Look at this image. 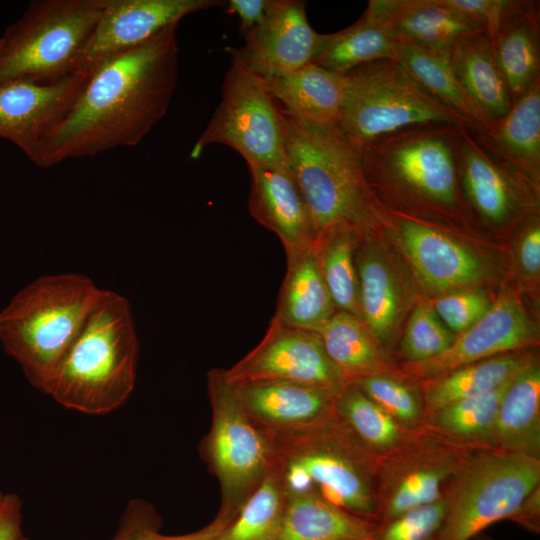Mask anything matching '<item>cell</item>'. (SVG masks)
<instances>
[{
	"label": "cell",
	"instance_id": "1",
	"mask_svg": "<svg viewBox=\"0 0 540 540\" xmlns=\"http://www.w3.org/2000/svg\"><path fill=\"white\" fill-rule=\"evenodd\" d=\"M176 27L90 71L69 111L42 140L35 164L50 167L140 143L165 116L177 87Z\"/></svg>",
	"mask_w": 540,
	"mask_h": 540
},
{
	"label": "cell",
	"instance_id": "2",
	"mask_svg": "<svg viewBox=\"0 0 540 540\" xmlns=\"http://www.w3.org/2000/svg\"><path fill=\"white\" fill-rule=\"evenodd\" d=\"M139 342L128 300L103 290L47 394L61 406L103 415L122 406L136 382Z\"/></svg>",
	"mask_w": 540,
	"mask_h": 540
},
{
	"label": "cell",
	"instance_id": "3",
	"mask_svg": "<svg viewBox=\"0 0 540 540\" xmlns=\"http://www.w3.org/2000/svg\"><path fill=\"white\" fill-rule=\"evenodd\" d=\"M102 291L77 273L41 276L0 312L3 349L39 391L47 394Z\"/></svg>",
	"mask_w": 540,
	"mask_h": 540
},
{
	"label": "cell",
	"instance_id": "4",
	"mask_svg": "<svg viewBox=\"0 0 540 540\" xmlns=\"http://www.w3.org/2000/svg\"><path fill=\"white\" fill-rule=\"evenodd\" d=\"M287 165L304 197L315 235L349 224L362 233L379 218L361 166L360 150L336 123L297 120L284 112Z\"/></svg>",
	"mask_w": 540,
	"mask_h": 540
},
{
	"label": "cell",
	"instance_id": "5",
	"mask_svg": "<svg viewBox=\"0 0 540 540\" xmlns=\"http://www.w3.org/2000/svg\"><path fill=\"white\" fill-rule=\"evenodd\" d=\"M274 466L286 490H312L344 510L378 522L380 457L336 415L308 428L272 435Z\"/></svg>",
	"mask_w": 540,
	"mask_h": 540
},
{
	"label": "cell",
	"instance_id": "6",
	"mask_svg": "<svg viewBox=\"0 0 540 540\" xmlns=\"http://www.w3.org/2000/svg\"><path fill=\"white\" fill-rule=\"evenodd\" d=\"M458 128L440 123L419 125L360 147L363 175L372 194L385 191L420 206L457 212L461 206Z\"/></svg>",
	"mask_w": 540,
	"mask_h": 540
},
{
	"label": "cell",
	"instance_id": "7",
	"mask_svg": "<svg viewBox=\"0 0 540 540\" xmlns=\"http://www.w3.org/2000/svg\"><path fill=\"white\" fill-rule=\"evenodd\" d=\"M337 126L356 147L400 130L431 124L471 126L435 99L396 60L381 59L345 75Z\"/></svg>",
	"mask_w": 540,
	"mask_h": 540
},
{
	"label": "cell",
	"instance_id": "8",
	"mask_svg": "<svg viewBox=\"0 0 540 540\" xmlns=\"http://www.w3.org/2000/svg\"><path fill=\"white\" fill-rule=\"evenodd\" d=\"M207 394L211 424L198 451L218 481L220 505L214 520L225 527L274 467V438L246 414L222 368L207 373Z\"/></svg>",
	"mask_w": 540,
	"mask_h": 540
},
{
	"label": "cell",
	"instance_id": "9",
	"mask_svg": "<svg viewBox=\"0 0 540 540\" xmlns=\"http://www.w3.org/2000/svg\"><path fill=\"white\" fill-rule=\"evenodd\" d=\"M103 0H37L0 37V85L49 83L75 72Z\"/></svg>",
	"mask_w": 540,
	"mask_h": 540
},
{
	"label": "cell",
	"instance_id": "10",
	"mask_svg": "<svg viewBox=\"0 0 540 540\" xmlns=\"http://www.w3.org/2000/svg\"><path fill=\"white\" fill-rule=\"evenodd\" d=\"M539 485L540 459L496 448L474 450L446 489L447 512L438 540H473L508 520Z\"/></svg>",
	"mask_w": 540,
	"mask_h": 540
},
{
	"label": "cell",
	"instance_id": "11",
	"mask_svg": "<svg viewBox=\"0 0 540 540\" xmlns=\"http://www.w3.org/2000/svg\"><path fill=\"white\" fill-rule=\"evenodd\" d=\"M230 55L221 101L190 157L198 158L210 144H223L237 151L247 166L287 165L283 109L266 81L252 72L233 49Z\"/></svg>",
	"mask_w": 540,
	"mask_h": 540
},
{
	"label": "cell",
	"instance_id": "12",
	"mask_svg": "<svg viewBox=\"0 0 540 540\" xmlns=\"http://www.w3.org/2000/svg\"><path fill=\"white\" fill-rule=\"evenodd\" d=\"M474 450L423 425L409 431L395 449L380 457L376 476L378 522L445 496L450 481Z\"/></svg>",
	"mask_w": 540,
	"mask_h": 540
},
{
	"label": "cell",
	"instance_id": "13",
	"mask_svg": "<svg viewBox=\"0 0 540 540\" xmlns=\"http://www.w3.org/2000/svg\"><path fill=\"white\" fill-rule=\"evenodd\" d=\"M223 373L229 383L290 380L320 386L335 394L350 383L326 353L317 332L274 318L258 345Z\"/></svg>",
	"mask_w": 540,
	"mask_h": 540
},
{
	"label": "cell",
	"instance_id": "14",
	"mask_svg": "<svg viewBox=\"0 0 540 540\" xmlns=\"http://www.w3.org/2000/svg\"><path fill=\"white\" fill-rule=\"evenodd\" d=\"M538 330L520 301L503 292L473 326L455 335L439 356L419 363H404V378L423 383L456 368L536 345Z\"/></svg>",
	"mask_w": 540,
	"mask_h": 540
},
{
	"label": "cell",
	"instance_id": "15",
	"mask_svg": "<svg viewBox=\"0 0 540 540\" xmlns=\"http://www.w3.org/2000/svg\"><path fill=\"white\" fill-rule=\"evenodd\" d=\"M217 0H103L80 50L75 72L89 73L105 59L138 46L187 15L223 5Z\"/></svg>",
	"mask_w": 540,
	"mask_h": 540
},
{
	"label": "cell",
	"instance_id": "16",
	"mask_svg": "<svg viewBox=\"0 0 540 540\" xmlns=\"http://www.w3.org/2000/svg\"><path fill=\"white\" fill-rule=\"evenodd\" d=\"M88 74L74 72L49 83L0 85V137L36 163L42 140L69 111Z\"/></svg>",
	"mask_w": 540,
	"mask_h": 540
},
{
	"label": "cell",
	"instance_id": "17",
	"mask_svg": "<svg viewBox=\"0 0 540 540\" xmlns=\"http://www.w3.org/2000/svg\"><path fill=\"white\" fill-rule=\"evenodd\" d=\"M305 7L304 1L269 0L263 21L233 51L265 81L312 62L321 34L309 24Z\"/></svg>",
	"mask_w": 540,
	"mask_h": 540
},
{
	"label": "cell",
	"instance_id": "18",
	"mask_svg": "<svg viewBox=\"0 0 540 540\" xmlns=\"http://www.w3.org/2000/svg\"><path fill=\"white\" fill-rule=\"evenodd\" d=\"M460 195L485 223L502 226L513 220L523 205V187L536 186L523 175L493 157L474 138L471 130L457 129Z\"/></svg>",
	"mask_w": 540,
	"mask_h": 540
},
{
	"label": "cell",
	"instance_id": "19",
	"mask_svg": "<svg viewBox=\"0 0 540 540\" xmlns=\"http://www.w3.org/2000/svg\"><path fill=\"white\" fill-rule=\"evenodd\" d=\"M230 385L246 414L271 435L302 430L335 414L337 394L320 386L278 379Z\"/></svg>",
	"mask_w": 540,
	"mask_h": 540
},
{
	"label": "cell",
	"instance_id": "20",
	"mask_svg": "<svg viewBox=\"0 0 540 540\" xmlns=\"http://www.w3.org/2000/svg\"><path fill=\"white\" fill-rule=\"evenodd\" d=\"M394 220L399 242L428 288L447 291L484 278L482 261L459 241L413 216L399 214Z\"/></svg>",
	"mask_w": 540,
	"mask_h": 540
},
{
	"label": "cell",
	"instance_id": "21",
	"mask_svg": "<svg viewBox=\"0 0 540 540\" xmlns=\"http://www.w3.org/2000/svg\"><path fill=\"white\" fill-rule=\"evenodd\" d=\"M400 45L449 55L462 38L482 31L440 0H370L365 10Z\"/></svg>",
	"mask_w": 540,
	"mask_h": 540
},
{
	"label": "cell",
	"instance_id": "22",
	"mask_svg": "<svg viewBox=\"0 0 540 540\" xmlns=\"http://www.w3.org/2000/svg\"><path fill=\"white\" fill-rule=\"evenodd\" d=\"M248 168L251 216L277 235L285 251L312 244L316 235L310 213L288 165Z\"/></svg>",
	"mask_w": 540,
	"mask_h": 540
},
{
	"label": "cell",
	"instance_id": "23",
	"mask_svg": "<svg viewBox=\"0 0 540 540\" xmlns=\"http://www.w3.org/2000/svg\"><path fill=\"white\" fill-rule=\"evenodd\" d=\"M489 38L515 103L540 79L539 1L511 0L497 30Z\"/></svg>",
	"mask_w": 540,
	"mask_h": 540
},
{
	"label": "cell",
	"instance_id": "24",
	"mask_svg": "<svg viewBox=\"0 0 540 540\" xmlns=\"http://www.w3.org/2000/svg\"><path fill=\"white\" fill-rule=\"evenodd\" d=\"M472 133L493 157L537 186L540 176V79L490 129Z\"/></svg>",
	"mask_w": 540,
	"mask_h": 540
},
{
	"label": "cell",
	"instance_id": "25",
	"mask_svg": "<svg viewBox=\"0 0 540 540\" xmlns=\"http://www.w3.org/2000/svg\"><path fill=\"white\" fill-rule=\"evenodd\" d=\"M285 253L287 269L273 318L318 332L337 308L322 276L313 243Z\"/></svg>",
	"mask_w": 540,
	"mask_h": 540
},
{
	"label": "cell",
	"instance_id": "26",
	"mask_svg": "<svg viewBox=\"0 0 540 540\" xmlns=\"http://www.w3.org/2000/svg\"><path fill=\"white\" fill-rule=\"evenodd\" d=\"M449 61L466 95L490 123L509 112L511 94L486 32L478 31L458 41Z\"/></svg>",
	"mask_w": 540,
	"mask_h": 540
},
{
	"label": "cell",
	"instance_id": "27",
	"mask_svg": "<svg viewBox=\"0 0 540 540\" xmlns=\"http://www.w3.org/2000/svg\"><path fill=\"white\" fill-rule=\"evenodd\" d=\"M376 522L354 515L312 490H286L277 540H370Z\"/></svg>",
	"mask_w": 540,
	"mask_h": 540
},
{
	"label": "cell",
	"instance_id": "28",
	"mask_svg": "<svg viewBox=\"0 0 540 540\" xmlns=\"http://www.w3.org/2000/svg\"><path fill=\"white\" fill-rule=\"evenodd\" d=\"M266 83L287 115L310 123H337L344 98V75L310 62Z\"/></svg>",
	"mask_w": 540,
	"mask_h": 540
},
{
	"label": "cell",
	"instance_id": "29",
	"mask_svg": "<svg viewBox=\"0 0 540 540\" xmlns=\"http://www.w3.org/2000/svg\"><path fill=\"white\" fill-rule=\"evenodd\" d=\"M495 448L540 459V367L536 359L513 377L499 405Z\"/></svg>",
	"mask_w": 540,
	"mask_h": 540
},
{
	"label": "cell",
	"instance_id": "30",
	"mask_svg": "<svg viewBox=\"0 0 540 540\" xmlns=\"http://www.w3.org/2000/svg\"><path fill=\"white\" fill-rule=\"evenodd\" d=\"M534 359L527 350L506 353L461 366L421 383L425 417L442 407L500 387Z\"/></svg>",
	"mask_w": 540,
	"mask_h": 540
},
{
	"label": "cell",
	"instance_id": "31",
	"mask_svg": "<svg viewBox=\"0 0 540 540\" xmlns=\"http://www.w3.org/2000/svg\"><path fill=\"white\" fill-rule=\"evenodd\" d=\"M326 353L346 378L389 372V365L361 318L337 310L317 332Z\"/></svg>",
	"mask_w": 540,
	"mask_h": 540
},
{
	"label": "cell",
	"instance_id": "32",
	"mask_svg": "<svg viewBox=\"0 0 540 540\" xmlns=\"http://www.w3.org/2000/svg\"><path fill=\"white\" fill-rule=\"evenodd\" d=\"M397 44L366 11L349 27L321 34L312 62L345 75L352 69L381 59H394Z\"/></svg>",
	"mask_w": 540,
	"mask_h": 540
},
{
	"label": "cell",
	"instance_id": "33",
	"mask_svg": "<svg viewBox=\"0 0 540 540\" xmlns=\"http://www.w3.org/2000/svg\"><path fill=\"white\" fill-rule=\"evenodd\" d=\"M362 232L336 224L319 232L313 246L318 264L337 310L360 317L356 245Z\"/></svg>",
	"mask_w": 540,
	"mask_h": 540
},
{
	"label": "cell",
	"instance_id": "34",
	"mask_svg": "<svg viewBox=\"0 0 540 540\" xmlns=\"http://www.w3.org/2000/svg\"><path fill=\"white\" fill-rule=\"evenodd\" d=\"M512 379L486 394L452 403L428 414L423 426L469 448H495L497 413Z\"/></svg>",
	"mask_w": 540,
	"mask_h": 540
},
{
	"label": "cell",
	"instance_id": "35",
	"mask_svg": "<svg viewBox=\"0 0 540 540\" xmlns=\"http://www.w3.org/2000/svg\"><path fill=\"white\" fill-rule=\"evenodd\" d=\"M394 60L435 99L468 122L473 132L491 128L492 123L475 107L461 87L452 70L449 55L397 44Z\"/></svg>",
	"mask_w": 540,
	"mask_h": 540
},
{
	"label": "cell",
	"instance_id": "36",
	"mask_svg": "<svg viewBox=\"0 0 540 540\" xmlns=\"http://www.w3.org/2000/svg\"><path fill=\"white\" fill-rule=\"evenodd\" d=\"M356 257L360 317L380 346L393 335L400 313L394 276L382 257L366 246Z\"/></svg>",
	"mask_w": 540,
	"mask_h": 540
},
{
	"label": "cell",
	"instance_id": "37",
	"mask_svg": "<svg viewBox=\"0 0 540 540\" xmlns=\"http://www.w3.org/2000/svg\"><path fill=\"white\" fill-rule=\"evenodd\" d=\"M334 409L357 438L379 457L395 449L409 432L352 382L337 393Z\"/></svg>",
	"mask_w": 540,
	"mask_h": 540
},
{
	"label": "cell",
	"instance_id": "38",
	"mask_svg": "<svg viewBox=\"0 0 540 540\" xmlns=\"http://www.w3.org/2000/svg\"><path fill=\"white\" fill-rule=\"evenodd\" d=\"M285 504V484L274 466L215 540H277Z\"/></svg>",
	"mask_w": 540,
	"mask_h": 540
},
{
	"label": "cell",
	"instance_id": "39",
	"mask_svg": "<svg viewBox=\"0 0 540 540\" xmlns=\"http://www.w3.org/2000/svg\"><path fill=\"white\" fill-rule=\"evenodd\" d=\"M368 397L390 414L406 431L420 428L425 419L421 389H416L406 378L386 373L362 377L352 381Z\"/></svg>",
	"mask_w": 540,
	"mask_h": 540
},
{
	"label": "cell",
	"instance_id": "40",
	"mask_svg": "<svg viewBox=\"0 0 540 540\" xmlns=\"http://www.w3.org/2000/svg\"><path fill=\"white\" fill-rule=\"evenodd\" d=\"M451 332L425 303L419 304L410 315L399 353L405 363H419L433 359L445 352L453 343Z\"/></svg>",
	"mask_w": 540,
	"mask_h": 540
},
{
	"label": "cell",
	"instance_id": "41",
	"mask_svg": "<svg viewBox=\"0 0 540 540\" xmlns=\"http://www.w3.org/2000/svg\"><path fill=\"white\" fill-rule=\"evenodd\" d=\"M162 521L156 508L148 501L130 500L120 517L116 532L110 540H215L224 528L214 519L201 529L182 535L161 533Z\"/></svg>",
	"mask_w": 540,
	"mask_h": 540
},
{
	"label": "cell",
	"instance_id": "42",
	"mask_svg": "<svg viewBox=\"0 0 540 540\" xmlns=\"http://www.w3.org/2000/svg\"><path fill=\"white\" fill-rule=\"evenodd\" d=\"M447 504L445 495L389 520L378 522L370 540H438Z\"/></svg>",
	"mask_w": 540,
	"mask_h": 540
},
{
	"label": "cell",
	"instance_id": "43",
	"mask_svg": "<svg viewBox=\"0 0 540 540\" xmlns=\"http://www.w3.org/2000/svg\"><path fill=\"white\" fill-rule=\"evenodd\" d=\"M491 304L486 293L465 289L440 296L433 309L445 326L457 335L479 321Z\"/></svg>",
	"mask_w": 540,
	"mask_h": 540
},
{
	"label": "cell",
	"instance_id": "44",
	"mask_svg": "<svg viewBox=\"0 0 540 540\" xmlns=\"http://www.w3.org/2000/svg\"><path fill=\"white\" fill-rule=\"evenodd\" d=\"M440 2L491 37L507 12L511 0H440Z\"/></svg>",
	"mask_w": 540,
	"mask_h": 540
},
{
	"label": "cell",
	"instance_id": "45",
	"mask_svg": "<svg viewBox=\"0 0 540 540\" xmlns=\"http://www.w3.org/2000/svg\"><path fill=\"white\" fill-rule=\"evenodd\" d=\"M22 502L15 493L0 498V540H18L22 532Z\"/></svg>",
	"mask_w": 540,
	"mask_h": 540
},
{
	"label": "cell",
	"instance_id": "46",
	"mask_svg": "<svg viewBox=\"0 0 540 540\" xmlns=\"http://www.w3.org/2000/svg\"><path fill=\"white\" fill-rule=\"evenodd\" d=\"M269 0H228L223 2L226 11L239 18L240 34L244 36L264 19Z\"/></svg>",
	"mask_w": 540,
	"mask_h": 540
},
{
	"label": "cell",
	"instance_id": "47",
	"mask_svg": "<svg viewBox=\"0 0 540 540\" xmlns=\"http://www.w3.org/2000/svg\"><path fill=\"white\" fill-rule=\"evenodd\" d=\"M519 262L522 269L535 275L540 269V227L534 222L523 233L519 246Z\"/></svg>",
	"mask_w": 540,
	"mask_h": 540
},
{
	"label": "cell",
	"instance_id": "48",
	"mask_svg": "<svg viewBox=\"0 0 540 540\" xmlns=\"http://www.w3.org/2000/svg\"><path fill=\"white\" fill-rule=\"evenodd\" d=\"M533 533L540 532V485L537 486L518 506L508 519Z\"/></svg>",
	"mask_w": 540,
	"mask_h": 540
},
{
	"label": "cell",
	"instance_id": "49",
	"mask_svg": "<svg viewBox=\"0 0 540 540\" xmlns=\"http://www.w3.org/2000/svg\"><path fill=\"white\" fill-rule=\"evenodd\" d=\"M473 540H492V539L482 533L479 536L475 537Z\"/></svg>",
	"mask_w": 540,
	"mask_h": 540
},
{
	"label": "cell",
	"instance_id": "50",
	"mask_svg": "<svg viewBox=\"0 0 540 540\" xmlns=\"http://www.w3.org/2000/svg\"><path fill=\"white\" fill-rule=\"evenodd\" d=\"M18 540H30L28 537H26L24 534H22Z\"/></svg>",
	"mask_w": 540,
	"mask_h": 540
},
{
	"label": "cell",
	"instance_id": "51",
	"mask_svg": "<svg viewBox=\"0 0 540 540\" xmlns=\"http://www.w3.org/2000/svg\"><path fill=\"white\" fill-rule=\"evenodd\" d=\"M2 495H3V493L0 491V498H1Z\"/></svg>",
	"mask_w": 540,
	"mask_h": 540
}]
</instances>
